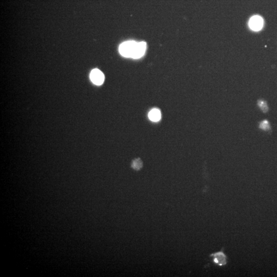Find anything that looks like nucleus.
<instances>
[{
    "label": "nucleus",
    "instance_id": "1",
    "mask_svg": "<svg viewBox=\"0 0 277 277\" xmlns=\"http://www.w3.org/2000/svg\"><path fill=\"white\" fill-rule=\"evenodd\" d=\"M137 43L134 41H128L122 43L119 47L120 53L124 57L132 58Z\"/></svg>",
    "mask_w": 277,
    "mask_h": 277
},
{
    "label": "nucleus",
    "instance_id": "2",
    "mask_svg": "<svg viewBox=\"0 0 277 277\" xmlns=\"http://www.w3.org/2000/svg\"><path fill=\"white\" fill-rule=\"evenodd\" d=\"M90 79L92 83L96 85H101L104 82V74L98 69H94L91 71Z\"/></svg>",
    "mask_w": 277,
    "mask_h": 277
},
{
    "label": "nucleus",
    "instance_id": "3",
    "mask_svg": "<svg viewBox=\"0 0 277 277\" xmlns=\"http://www.w3.org/2000/svg\"><path fill=\"white\" fill-rule=\"evenodd\" d=\"M249 25L252 30H260L263 26V19L259 15H255L250 19Z\"/></svg>",
    "mask_w": 277,
    "mask_h": 277
},
{
    "label": "nucleus",
    "instance_id": "4",
    "mask_svg": "<svg viewBox=\"0 0 277 277\" xmlns=\"http://www.w3.org/2000/svg\"><path fill=\"white\" fill-rule=\"evenodd\" d=\"M210 257L212 258V261L214 263L218 265L222 266L225 265L227 263L226 256L222 251L212 254Z\"/></svg>",
    "mask_w": 277,
    "mask_h": 277
},
{
    "label": "nucleus",
    "instance_id": "5",
    "mask_svg": "<svg viewBox=\"0 0 277 277\" xmlns=\"http://www.w3.org/2000/svg\"><path fill=\"white\" fill-rule=\"evenodd\" d=\"M146 49V43L144 42L137 43V45L135 48V52L133 54L132 58L137 59H139L144 55Z\"/></svg>",
    "mask_w": 277,
    "mask_h": 277
},
{
    "label": "nucleus",
    "instance_id": "6",
    "mask_svg": "<svg viewBox=\"0 0 277 277\" xmlns=\"http://www.w3.org/2000/svg\"><path fill=\"white\" fill-rule=\"evenodd\" d=\"M148 117L152 121H159L161 117V112L158 109H153L149 112Z\"/></svg>",
    "mask_w": 277,
    "mask_h": 277
},
{
    "label": "nucleus",
    "instance_id": "7",
    "mask_svg": "<svg viewBox=\"0 0 277 277\" xmlns=\"http://www.w3.org/2000/svg\"><path fill=\"white\" fill-rule=\"evenodd\" d=\"M142 161L140 159L133 160L131 164V167L135 170H139L142 167Z\"/></svg>",
    "mask_w": 277,
    "mask_h": 277
},
{
    "label": "nucleus",
    "instance_id": "8",
    "mask_svg": "<svg viewBox=\"0 0 277 277\" xmlns=\"http://www.w3.org/2000/svg\"><path fill=\"white\" fill-rule=\"evenodd\" d=\"M258 105L263 112H267L268 111V104L265 101H259L258 102Z\"/></svg>",
    "mask_w": 277,
    "mask_h": 277
},
{
    "label": "nucleus",
    "instance_id": "9",
    "mask_svg": "<svg viewBox=\"0 0 277 277\" xmlns=\"http://www.w3.org/2000/svg\"><path fill=\"white\" fill-rule=\"evenodd\" d=\"M259 127L262 130L265 131H268L270 129L269 122L267 120H264L260 124Z\"/></svg>",
    "mask_w": 277,
    "mask_h": 277
}]
</instances>
